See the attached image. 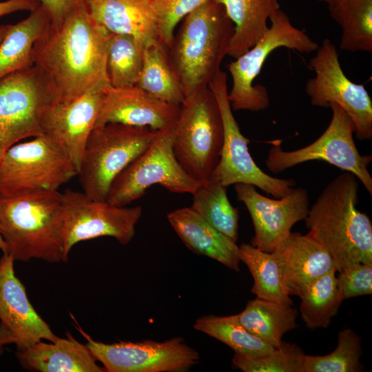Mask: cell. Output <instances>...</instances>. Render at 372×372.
<instances>
[{
	"label": "cell",
	"instance_id": "obj_24",
	"mask_svg": "<svg viewBox=\"0 0 372 372\" xmlns=\"http://www.w3.org/2000/svg\"><path fill=\"white\" fill-rule=\"evenodd\" d=\"M234 27L227 55L236 59L268 29L267 21L280 9L278 0H217Z\"/></svg>",
	"mask_w": 372,
	"mask_h": 372
},
{
	"label": "cell",
	"instance_id": "obj_42",
	"mask_svg": "<svg viewBox=\"0 0 372 372\" xmlns=\"http://www.w3.org/2000/svg\"><path fill=\"white\" fill-rule=\"evenodd\" d=\"M317 1L325 3L327 4L328 7H331L336 4H338L345 0H317Z\"/></svg>",
	"mask_w": 372,
	"mask_h": 372
},
{
	"label": "cell",
	"instance_id": "obj_32",
	"mask_svg": "<svg viewBox=\"0 0 372 372\" xmlns=\"http://www.w3.org/2000/svg\"><path fill=\"white\" fill-rule=\"evenodd\" d=\"M194 328L227 344L236 354L261 356L276 349L247 330L239 323L236 314L203 316L196 320Z\"/></svg>",
	"mask_w": 372,
	"mask_h": 372
},
{
	"label": "cell",
	"instance_id": "obj_27",
	"mask_svg": "<svg viewBox=\"0 0 372 372\" xmlns=\"http://www.w3.org/2000/svg\"><path fill=\"white\" fill-rule=\"evenodd\" d=\"M298 311L292 305L258 298L249 300L236 317L250 333L273 348L282 344L283 335L294 329Z\"/></svg>",
	"mask_w": 372,
	"mask_h": 372
},
{
	"label": "cell",
	"instance_id": "obj_2",
	"mask_svg": "<svg viewBox=\"0 0 372 372\" xmlns=\"http://www.w3.org/2000/svg\"><path fill=\"white\" fill-rule=\"evenodd\" d=\"M344 172L324 188L309 207L306 227L331 256L336 271L372 263V223L357 208L358 182Z\"/></svg>",
	"mask_w": 372,
	"mask_h": 372
},
{
	"label": "cell",
	"instance_id": "obj_15",
	"mask_svg": "<svg viewBox=\"0 0 372 372\" xmlns=\"http://www.w3.org/2000/svg\"><path fill=\"white\" fill-rule=\"evenodd\" d=\"M87 347L107 372H182L198 364V352L180 337L164 342L121 341L105 344L94 340L81 327Z\"/></svg>",
	"mask_w": 372,
	"mask_h": 372
},
{
	"label": "cell",
	"instance_id": "obj_37",
	"mask_svg": "<svg viewBox=\"0 0 372 372\" xmlns=\"http://www.w3.org/2000/svg\"><path fill=\"white\" fill-rule=\"evenodd\" d=\"M337 282L343 300L371 294L372 263H359L342 270Z\"/></svg>",
	"mask_w": 372,
	"mask_h": 372
},
{
	"label": "cell",
	"instance_id": "obj_8",
	"mask_svg": "<svg viewBox=\"0 0 372 372\" xmlns=\"http://www.w3.org/2000/svg\"><path fill=\"white\" fill-rule=\"evenodd\" d=\"M77 176V170L43 134L8 149L0 161V198L55 192Z\"/></svg>",
	"mask_w": 372,
	"mask_h": 372
},
{
	"label": "cell",
	"instance_id": "obj_23",
	"mask_svg": "<svg viewBox=\"0 0 372 372\" xmlns=\"http://www.w3.org/2000/svg\"><path fill=\"white\" fill-rule=\"evenodd\" d=\"M91 15L112 34H130L145 45L160 40L149 0H83Z\"/></svg>",
	"mask_w": 372,
	"mask_h": 372
},
{
	"label": "cell",
	"instance_id": "obj_18",
	"mask_svg": "<svg viewBox=\"0 0 372 372\" xmlns=\"http://www.w3.org/2000/svg\"><path fill=\"white\" fill-rule=\"evenodd\" d=\"M14 262L7 254L0 258V323L12 335L17 351H22L42 340L53 342L58 336L29 301Z\"/></svg>",
	"mask_w": 372,
	"mask_h": 372
},
{
	"label": "cell",
	"instance_id": "obj_26",
	"mask_svg": "<svg viewBox=\"0 0 372 372\" xmlns=\"http://www.w3.org/2000/svg\"><path fill=\"white\" fill-rule=\"evenodd\" d=\"M136 85L167 103L180 105L184 101L185 96L168 46L160 40L145 45L143 67Z\"/></svg>",
	"mask_w": 372,
	"mask_h": 372
},
{
	"label": "cell",
	"instance_id": "obj_40",
	"mask_svg": "<svg viewBox=\"0 0 372 372\" xmlns=\"http://www.w3.org/2000/svg\"><path fill=\"white\" fill-rule=\"evenodd\" d=\"M14 342V340L8 330L0 323V356L3 353L6 345Z\"/></svg>",
	"mask_w": 372,
	"mask_h": 372
},
{
	"label": "cell",
	"instance_id": "obj_28",
	"mask_svg": "<svg viewBox=\"0 0 372 372\" xmlns=\"http://www.w3.org/2000/svg\"><path fill=\"white\" fill-rule=\"evenodd\" d=\"M240 261L248 267L254 278L251 293L256 298L293 305L282 280L281 269L273 252L262 251L251 244L239 247Z\"/></svg>",
	"mask_w": 372,
	"mask_h": 372
},
{
	"label": "cell",
	"instance_id": "obj_35",
	"mask_svg": "<svg viewBox=\"0 0 372 372\" xmlns=\"http://www.w3.org/2000/svg\"><path fill=\"white\" fill-rule=\"evenodd\" d=\"M304 357L298 346L282 342L278 348L261 356L235 353L232 362L244 372H304Z\"/></svg>",
	"mask_w": 372,
	"mask_h": 372
},
{
	"label": "cell",
	"instance_id": "obj_3",
	"mask_svg": "<svg viewBox=\"0 0 372 372\" xmlns=\"http://www.w3.org/2000/svg\"><path fill=\"white\" fill-rule=\"evenodd\" d=\"M234 30L217 0L206 1L183 19L168 51L185 96L208 87L220 70Z\"/></svg>",
	"mask_w": 372,
	"mask_h": 372
},
{
	"label": "cell",
	"instance_id": "obj_36",
	"mask_svg": "<svg viewBox=\"0 0 372 372\" xmlns=\"http://www.w3.org/2000/svg\"><path fill=\"white\" fill-rule=\"evenodd\" d=\"M209 0H149L154 12L159 39L171 45L178 23Z\"/></svg>",
	"mask_w": 372,
	"mask_h": 372
},
{
	"label": "cell",
	"instance_id": "obj_13",
	"mask_svg": "<svg viewBox=\"0 0 372 372\" xmlns=\"http://www.w3.org/2000/svg\"><path fill=\"white\" fill-rule=\"evenodd\" d=\"M310 59L309 68L315 73L305 85V92L313 105L340 106L350 117L356 136L361 140L372 138V101L363 84L351 81L344 74L335 45L323 40Z\"/></svg>",
	"mask_w": 372,
	"mask_h": 372
},
{
	"label": "cell",
	"instance_id": "obj_30",
	"mask_svg": "<svg viewBox=\"0 0 372 372\" xmlns=\"http://www.w3.org/2000/svg\"><path fill=\"white\" fill-rule=\"evenodd\" d=\"M192 195L190 207L216 229L236 242L239 213L229 200L227 187L209 179L200 182Z\"/></svg>",
	"mask_w": 372,
	"mask_h": 372
},
{
	"label": "cell",
	"instance_id": "obj_19",
	"mask_svg": "<svg viewBox=\"0 0 372 372\" xmlns=\"http://www.w3.org/2000/svg\"><path fill=\"white\" fill-rule=\"evenodd\" d=\"M180 105L158 99L136 85L107 86L94 127L107 123L164 130L175 124Z\"/></svg>",
	"mask_w": 372,
	"mask_h": 372
},
{
	"label": "cell",
	"instance_id": "obj_22",
	"mask_svg": "<svg viewBox=\"0 0 372 372\" xmlns=\"http://www.w3.org/2000/svg\"><path fill=\"white\" fill-rule=\"evenodd\" d=\"M65 338L57 337L50 343L40 340L17 351L16 355L23 368L41 372H103L104 368L86 344L76 340L70 333Z\"/></svg>",
	"mask_w": 372,
	"mask_h": 372
},
{
	"label": "cell",
	"instance_id": "obj_7",
	"mask_svg": "<svg viewBox=\"0 0 372 372\" xmlns=\"http://www.w3.org/2000/svg\"><path fill=\"white\" fill-rule=\"evenodd\" d=\"M269 20L271 25L260 39L227 66L232 79L228 94L232 110L260 111L269 107L270 101L267 87L254 85V81L273 50L283 47L308 54L316 51L319 46L304 30L295 27L281 9Z\"/></svg>",
	"mask_w": 372,
	"mask_h": 372
},
{
	"label": "cell",
	"instance_id": "obj_29",
	"mask_svg": "<svg viewBox=\"0 0 372 372\" xmlns=\"http://www.w3.org/2000/svg\"><path fill=\"white\" fill-rule=\"evenodd\" d=\"M328 10L341 28L340 50L372 52V0H345Z\"/></svg>",
	"mask_w": 372,
	"mask_h": 372
},
{
	"label": "cell",
	"instance_id": "obj_41",
	"mask_svg": "<svg viewBox=\"0 0 372 372\" xmlns=\"http://www.w3.org/2000/svg\"><path fill=\"white\" fill-rule=\"evenodd\" d=\"M10 24L7 25H0V44L3 39H4L5 36L6 35Z\"/></svg>",
	"mask_w": 372,
	"mask_h": 372
},
{
	"label": "cell",
	"instance_id": "obj_12",
	"mask_svg": "<svg viewBox=\"0 0 372 372\" xmlns=\"http://www.w3.org/2000/svg\"><path fill=\"white\" fill-rule=\"evenodd\" d=\"M217 101L223 125V143L219 161L210 179L227 187L245 183L260 188L276 198L289 194L296 181L271 176L255 163L249 152V140L240 132L228 97L227 75L219 70L209 84Z\"/></svg>",
	"mask_w": 372,
	"mask_h": 372
},
{
	"label": "cell",
	"instance_id": "obj_4",
	"mask_svg": "<svg viewBox=\"0 0 372 372\" xmlns=\"http://www.w3.org/2000/svg\"><path fill=\"white\" fill-rule=\"evenodd\" d=\"M0 234L14 261H66L61 193L0 198Z\"/></svg>",
	"mask_w": 372,
	"mask_h": 372
},
{
	"label": "cell",
	"instance_id": "obj_6",
	"mask_svg": "<svg viewBox=\"0 0 372 372\" xmlns=\"http://www.w3.org/2000/svg\"><path fill=\"white\" fill-rule=\"evenodd\" d=\"M173 151L179 164L195 180H208L220 156L223 125L211 90L205 87L186 96L180 105Z\"/></svg>",
	"mask_w": 372,
	"mask_h": 372
},
{
	"label": "cell",
	"instance_id": "obj_9",
	"mask_svg": "<svg viewBox=\"0 0 372 372\" xmlns=\"http://www.w3.org/2000/svg\"><path fill=\"white\" fill-rule=\"evenodd\" d=\"M56 102L54 85L34 64L0 79V161L21 140L43 135L41 118Z\"/></svg>",
	"mask_w": 372,
	"mask_h": 372
},
{
	"label": "cell",
	"instance_id": "obj_5",
	"mask_svg": "<svg viewBox=\"0 0 372 372\" xmlns=\"http://www.w3.org/2000/svg\"><path fill=\"white\" fill-rule=\"evenodd\" d=\"M159 132L121 123L94 127L77 173L83 192L92 199L106 201L114 178L149 147Z\"/></svg>",
	"mask_w": 372,
	"mask_h": 372
},
{
	"label": "cell",
	"instance_id": "obj_34",
	"mask_svg": "<svg viewBox=\"0 0 372 372\" xmlns=\"http://www.w3.org/2000/svg\"><path fill=\"white\" fill-rule=\"evenodd\" d=\"M361 338L354 331L345 329L338 335L335 350L325 355L304 357V372H358L363 370Z\"/></svg>",
	"mask_w": 372,
	"mask_h": 372
},
{
	"label": "cell",
	"instance_id": "obj_20",
	"mask_svg": "<svg viewBox=\"0 0 372 372\" xmlns=\"http://www.w3.org/2000/svg\"><path fill=\"white\" fill-rule=\"evenodd\" d=\"M273 253L289 296L300 298L312 282L335 268L327 250L310 232L291 231Z\"/></svg>",
	"mask_w": 372,
	"mask_h": 372
},
{
	"label": "cell",
	"instance_id": "obj_10",
	"mask_svg": "<svg viewBox=\"0 0 372 372\" xmlns=\"http://www.w3.org/2000/svg\"><path fill=\"white\" fill-rule=\"evenodd\" d=\"M176 124L160 130L149 147L114 178L106 201L126 206L156 184L174 193L194 192L200 183L186 173L173 151Z\"/></svg>",
	"mask_w": 372,
	"mask_h": 372
},
{
	"label": "cell",
	"instance_id": "obj_17",
	"mask_svg": "<svg viewBox=\"0 0 372 372\" xmlns=\"http://www.w3.org/2000/svg\"><path fill=\"white\" fill-rule=\"evenodd\" d=\"M106 87L94 88L70 102H56L47 108L41 118L43 134L62 150L77 173Z\"/></svg>",
	"mask_w": 372,
	"mask_h": 372
},
{
	"label": "cell",
	"instance_id": "obj_14",
	"mask_svg": "<svg viewBox=\"0 0 372 372\" xmlns=\"http://www.w3.org/2000/svg\"><path fill=\"white\" fill-rule=\"evenodd\" d=\"M61 203L66 260L73 246L81 241L109 236L121 245L128 244L135 235L143 212L139 205H116L71 189L61 193Z\"/></svg>",
	"mask_w": 372,
	"mask_h": 372
},
{
	"label": "cell",
	"instance_id": "obj_16",
	"mask_svg": "<svg viewBox=\"0 0 372 372\" xmlns=\"http://www.w3.org/2000/svg\"><path fill=\"white\" fill-rule=\"evenodd\" d=\"M234 188L252 220L254 236L251 245L266 252H273L290 234L293 226L305 219L309 210V193L302 187H293L276 199L258 193L252 185L237 183Z\"/></svg>",
	"mask_w": 372,
	"mask_h": 372
},
{
	"label": "cell",
	"instance_id": "obj_1",
	"mask_svg": "<svg viewBox=\"0 0 372 372\" xmlns=\"http://www.w3.org/2000/svg\"><path fill=\"white\" fill-rule=\"evenodd\" d=\"M112 34L94 19L83 0L61 23H49L34 46L33 62L50 78L57 102H70L111 85L107 59Z\"/></svg>",
	"mask_w": 372,
	"mask_h": 372
},
{
	"label": "cell",
	"instance_id": "obj_39",
	"mask_svg": "<svg viewBox=\"0 0 372 372\" xmlns=\"http://www.w3.org/2000/svg\"><path fill=\"white\" fill-rule=\"evenodd\" d=\"M41 6L39 0H6L0 1V17L18 11H33Z\"/></svg>",
	"mask_w": 372,
	"mask_h": 372
},
{
	"label": "cell",
	"instance_id": "obj_43",
	"mask_svg": "<svg viewBox=\"0 0 372 372\" xmlns=\"http://www.w3.org/2000/svg\"><path fill=\"white\" fill-rule=\"evenodd\" d=\"M0 249L3 251V254H5L6 252V245L1 234H0Z\"/></svg>",
	"mask_w": 372,
	"mask_h": 372
},
{
	"label": "cell",
	"instance_id": "obj_33",
	"mask_svg": "<svg viewBox=\"0 0 372 372\" xmlns=\"http://www.w3.org/2000/svg\"><path fill=\"white\" fill-rule=\"evenodd\" d=\"M145 44L130 34H112L107 71L113 87L136 85L143 63Z\"/></svg>",
	"mask_w": 372,
	"mask_h": 372
},
{
	"label": "cell",
	"instance_id": "obj_21",
	"mask_svg": "<svg viewBox=\"0 0 372 372\" xmlns=\"http://www.w3.org/2000/svg\"><path fill=\"white\" fill-rule=\"evenodd\" d=\"M167 220L184 244L197 254L212 258L228 268L239 271V247L191 207L177 209Z\"/></svg>",
	"mask_w": 372,
	"mask_h": 372
},
{
	"label": "cell",
	"instance_id": "obj_25",
	"mask_svg": "<svg viewBox=\"0 0 372 372\" xmlns=\"http://www.w3.org/2000/svg\"><path fill=\"white\" fill-rule=\"evenodd\" d=\"M30 12L25 19L10 25L0 44V79L34 65V46L50 19L41 5Z\"/></svg>",
	"mask_w": 372,
	"mask_h": 372
},
{
	"label": "cell",
	"instance_id": "obj_31",
	"mask_svg": "<svg viewBox=\"0 0 372 372\" xmlns=\"http://www.w3.org/2000/svg\"><path fill=\"white\" fill-rule=\"evenodd\" d=\"M335 268L312 282L301 296L300 312L307 327H327L343 301Z\"/></svg>",
	"mask_w": 372,
	"mask_h": 372
},
{
	"label": "cell",
	"instance_id": "obj_11",
	"mask_svg": "<svg viewBox=\"0 0 372 372\" xmlns=\"http://www.w3.org/2000/svg\"><path fill=\"white\" fill-rule=\"evenodd\" d=\"M331 121L322 134L304 147L285 151L280 142H273L265 164L270 172L278 174L311 161H323L354 174L372 195V177L368 167L372 156L362 155L354 142V125L347 114L338 105L331 104Z\"/></svg>",
	"mask_w": 372,
	"mask_h": 372
},
{
	"label": "cell",
	"instance_id": "obj_38",
	"mask_svg": "<svg viewBox=\"0 0 372 372\" xmlns=\"http://www.w3.org/2000/svg\"><path fill=\"white\" fill-rule=\"evenodd\" d=\"M78 0H39L48 12L50 23L57 25L62 21Z\"/></svg>",
	"mask_w": 372,
	"mask_h": 372
}]
</instances>
